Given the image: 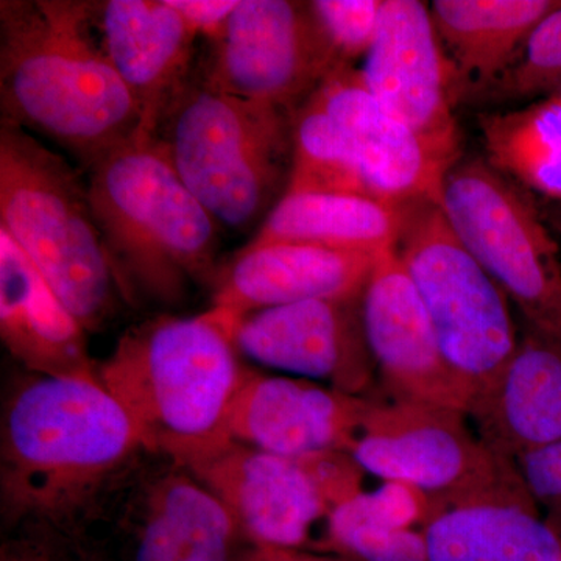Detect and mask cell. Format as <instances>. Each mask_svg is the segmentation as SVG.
Returning a JSON list of instances; mask_svg holds the SVG:
<instances>
[{
    "mask_svg": "<svg viewBox=\"0 0 561 561\" xmlns=\"http://www.w3.org/2000/svg\"><path fill=\"white\" fill-rule=\"evenodd\" d=\"M142 449L138 427L101 381L32 376L3 404V519L11 526H77Z\"/></svg>",
    "mask_w": 561,
    "mask_h": 561,
    "instance_id": "cell-1",
    "label": "cell"
},
{
    "mask_svg": "<svg viewBox=\"0 0 561 561\" xmlns=\"http://www.w3.org/2000/svg\"><path fill=\"white\" fill-rule=\"evenodd\" d=\"M0 111L87 168L135 138L138 106L103 47L95 2H0Z\"/></svg>",
    "mask_w": 561,
    "mask_h": 561,
    "instance_id": "cell-2",
    "label": "cell"
},
{
    "mask_svg": "<svg viewBox=\"0 0 561 561\" xmlns=\"http://www.w3.org/2000/svg\"><path fill=\"white\" fill-rule=\"evenodd\" d=\"M247 371L234 332L214 309L136 324L98 365L99 381L136 424L146 451L172 463L230 438Z\"/></svg>",
    "mask_w": 561,
    "mask_h": 561,
    "instance_id": "cell-3",
    "label": "cell"
},
{
    "mask_svg": "<svg viewBox=\"0 0 561 561\" xmlns=\"http://www.w3.org/2000/svg\"><path fill=\"white\" fill-rule=\"evenodd\" d=\"M88 194L121 294L172 302L216 279L219 221L180 179L157 138L131 139L90 165Z\"/></svg>",
    "mask_w": 561,
    "mask_h": 561,
    "instance_id": "cell-4",
    "label": "cell"
},
{
    "mask_svg": "<svg viewBox=\"0 0 561 561\" xmlns=\"http://www.w3.org/2000/svg\"><path fill=\"white\" fill-rule=\"evenodd\" d=\"M0 230L24 251L87 332L110 319L121 287L88 184L32 133L2 122Z\"/></svg>",
    "mask_w": 561,
    "mask_h": 561,
    "instance_id": "cell-5",
    "label": "cell"
},
{
    "mask_svg": "<svg viewBox=\"0 0 561 561\" xmlns=\"http://www.w3.org/2000/svg\"><path fill=\"white\" fill-rule=\"evenodd\" d=\"M294 114L191 80L158 130L180 179L219 224L253 227L286 192Z\"/></svg>",
    "mask_w": 561,
    "mask_h": 561,
    "instance_id": "cell-6",
    "label": "cell"
},
{
    "mask_svg": "<svg viewBox=\"0 0 561 561\" xmlns=\"http://www.w3.org/2000/svg\"><path fill=\"white\" fill-rule=\"evenodd\" d=\"M453 370L485 390L518 348L511 300L457 238L440 205L404 206L394 245ZM472 402V401H471Z\"/></svg>",
    "mask_w": 561,
    "mask_h": 561,
    "instance_id": "cell-7",
    "label": "cell"
},
{
    "mask_svg": "<svg viewBox=\"0 0 561 561\" xmlns=\"http://www.w3.org/2000/svg\"><path fill=\"white\" fill-rule=\"evenodd\" d=\"M231 513L251 546L302 549L313 530L364 491L365 471L348 453L280 456L232 438L173 463Z\"/></svg>",
    "mask_w": 561,
    "mask_h": 561,
    "instance_id": "cell-8",
    "label": "cell"
},
{
    "mask_svg": "<svg viewBox=\"0 0 561 561\" xmlns=\"http://www.w3.org/2000/svg\"><path fill=\"white\" fill-rule=\"evenodd\" d=\"M440 208L524 321L561 339L559 242L522 186L485 157L460 158L443 181Z\"/></svg>",
    "mask_w": 561,
    "mask_h": 561,
    "instance_id": "cell-9",
    "label": "cell"
},
{
    "mask_svg": "<svg viewBox=\"0 0 561 561\" xmlns=\"http://www.w3.org/2000/svg\"><path fill=\"white\" fill-rule=\"evenodd\" d=\"M467 419L420 402L371 401L350 454L365 472L411 483L442 508L489 501L537 505L515 463L491 451Z\"/></svg>",
    "mask_w": 561,
    "mask_h": 561,
    "instance_id": "cell-10",
    "label": "cell"
},
{
    "mask_svg": "<svg viewBox=\"0 0 561 561\" xmlns=\"http://www.w3.org/2000/svg\"><path fill=\"white\" fill-rule=\"evenodd\" d=\"M341 66L311 2L239 0L202 81L294 114Z\"/></svg>",
    "mask_w": 561,
    "mask_h": 561,
    "instance_id": "cell-11",
    "label": "cell"
},
{
    "mask_svg": "<svg viewBox=\"0 0 561 561\" xmlns=\"http://www.w3.org/2000/svg\"><path fill=\"white\" fill-rule=\"evenodd\" d=\"M383 108L404 122L443 164L460 160L454 103L460 83L432 21L430 3L383 0L378 35L360 69Z\"/></svg>",
    "mask_w": 561,
    "mask_h": 561,
    "instance_id": "cell-12",
    "label": "cell"
},
{
    "mask_svg": "<svg viewBox=\"0 0 561 561\" xmlns=\"http://www.w3.org/2000/svg\"><path fill=\"white\" fill-rule=\"evenodd\" d=\"M376 370L393 400L468 413L472 390L453 370L394 247L383 250L362 294Z\"/></svg>",
    "mask_w": 561,
    "mask_h": 561,
    "instance_id": "cell-13",
    "label": "cell"
},
{
    "mask_svg": "<svg viewBox=\"0 0 561 561\" xmlns=\"http://www.w3.org/2000/svg\"><path fill=\"white\" fill-rule=\"evenodd\" d=\"M234 342L257 364L327 381L354 397L368 390L378 371L365 337L362 297L262 309L241 321Z\"/></svg>",
    "mask_w": 561,
    "mask_h": 561,
    "instance_id": "cell-14",
    "label": "cell"
},
{
    "mask_svg": "<svg viewBox=\"0 0 561 561\" xmlns=\"http://www.w3.org/2000/svg\"><path fill=\"white\" fill-rule=\"evenodd\" d=\"M371 400L308 379L247 371L228 435L280 456L351 453Z\"/></svg>",
    "mask_w": 561,
    "mask_h": 561,
    "instance_id": "cell-15",
    "label": "cell"
},
{
    "mask_svg": "<svg viewBox=\"0 0 561 561\" xmlns=\"http://www.w3.org/2000/svg\"><path fill=\"white\" fill-rule=\"evenodd\" d=\"M381 253L272 243L241 249L217 273L213 308L236 334L250 313L309 300L362 297Z\"/></svg>",
    "mask_w": 561,
    "mask_h": 561,
    "instance_id": "cell-16",
    "label": "cell"
},
{
    "mask_svg": "<svg viewBox=\"0 0 561 561\" xmlns=\"http://www.w3.org/2000/svg\"><path fill=\"white\" fill-rule=\"evenodd\" d=\"M313 98L345 131L371 197L398 206L424 201L442 205L443 181L451 168L383 108L360 69H335Z\"/></svg>",
    "mask_w": 561,
    "mask_h": 561,
    "instance_id": "cell-17",
    "label": "cell"
},
{
    "mask_svg": "<svg viewBox=\"0 0 561 561\" xmlns=\"http://www.w3.org/2000/svg\"><path fill=\"white\" fill-rule=\"evenodd\" d=\"M95 24L111 65L138 106L140 122L133 139L157 138L191 81L197 33L169 0L95 2Z\"/></svg>",
    "mask_w": 561,
    "mask_h": 561,
    "instance_id": "cell-18",
    "label": "cell"
},
{
    "mask_svg": "<svg viewBox=\"0 0 561 561\" xmlns=\"http://www.w3.org/2000/svg\"><path fill=\"white\" fill-rule=\"evenodd\" d=\"M482 442L507 460L561 440V339L526 323L518 348L467 413Z\"/></svg>",
    "mask_w": 561,
    "mask_h": 561,
    "instance_id": "cell-19",
    "label": "cell"
},
{
    "mask_svg": "<svg viewBox=\"0 0 561 561\" xmlns=\"http://www.w3.org/2000/svg\"><path fill=\"white\" fill-rule=\"evenodd\" d=\"M0 337L35 375L99 381L87 330L5 231L0 230Z\"/></svg>",
    "mask_w": 561,
    "mask_h": 561,
    "instance_id": "cell-20",
    "label": "cell"
},
{
    "mask_svg": "<svg viewBox=\"0 0 561 561\" xmlns=\"http://www.w3.org/2000/svg\"><path fill=\"white\" fill-rule=\"evenodd\" d=\"M173 468L144 493L133 561H241L243 537L231 513L190 472Z\"/></svg>",
    "mask_w": 561,
    "mask_h": 561,
    "instance_id": "cell-21",
    "label": "cell"
},
{
    "mask_svg": "<svg viewBox=\"0 0 561 561\" xmlns=\"http://www.w3.org/2000/svg\"><path fill=\"white\" fill-rule=\"evenodd\" d=\"M560 0H435L432 21L460 90L490 91Z\"/></svg>",
    "mask_w": 561,
    "mask_h": 561,
    "instance_id": "cell-22",
    "label": "cell"
},
{
    "mask_svg": "<svg viewBox=\"0 0 561 561\" xmlns=\"http://www.w3.org/2000/svg\"><path fill=\"white\" fill-rule=\"evenodd\" d=\"M404 206L359 194L286 192L243 249L305 243L382 253L397 245Z\"/></svg>",
    "mask_w": 561,
    "mask_h": 561,
    "instance_id": "cell-23",
    "label": "cell"
},
{
    "mask_svg": "<svg viewBox=\"0 0 561 561\" xmlns=\"http://www.w3.org/2000/svg\"><path fill=\"white\" fill-rule=\"evenodd\" d=\"M423 530L430 561H561L559 535L537 505H456L438 512Z\"/></svg>",
    "mask_w": 561,
    "mask_h": 561,
    "instance_id": "cell-24",
    "label": "cell"
},
{
    "mask_svg": "<svg viewBox=\"0 0 561 561\" xmlns=\"http://www.w3.org/2000/svg\"><path fill=\"white\" fill-rule=\"evenodd\" d=\"M485 160L527 191L561 205V102L549 98L523 108L481 116Z\"/></svg>",
    "mask_w": 561,
    "mask_h": 561,
    "instance_id": "cell-25",
    "label": "cell"
},
{
    "mask_svg": "<svg viewBox=\"0 0 561 561\" xmlns=\"http://www.w3.org/2000/svg\"><path fill=\"white\" fill-rule=\"evenodd\" d=\"M291 133L294 160L286 192H339L371 197L345 131L313 94L295 111Z\"/></svg>",
    "mask_w": 561,
    "mask_h": 561,
    "instance_id": "cell-26",
    "label": "cell"
},
{
    "mask_svg": "<svg viewBox=\"0 0 561 561\" xmlns=\"http://www.w3.org/2000/svg\"><path fill=\"white\" fill-rule=\"evenodd\" d=\"M561 88V0L537 25L515 65L489 92L505 101L537 102Z\"/></svg>",
    "mask_w": 561,
    "mask_h": 561,
    "instance_id": "cell-27",
    "label": "cell"
},
{
    "mask_svg": "<svg viewBox=\"0 0 561 561\" xmlns=\"http://www.w3.org/2000/svg\"><path fill=\"white\" fill-rule=\"evenodd\" d=\"M440 512L434 497L411 483L383 482L376 491H362L332 513L330 522L364 524L382 529H419ZM328 522V523H330Z\"/></svg>",
    "mask_w": 561,
    "mask_h": 561,
    "instance_id": "cell-28",
    "label": "cell"
},
{
    "mask_svg": "<svg viewBox=\"0 0 561 561\" xmlns=\"http://www.w3.org/2000/svg\"><path fill=\"white\" fill-rule=\"evenodd\" d=\"M321 546L353 561H430L426 537L420 529L330 522Z\"/></svg>",
    "mask_w": 561,
    "mask_h": 561,
    "instance_id": "cell-29",
    "label": "cell"
},
{
    "mask_svg": "<svg viewBox=\"0 0 561 561\" xmlns=\"http://www.w3.org/2000/svg\"><path fill=\"white\" fill-rule=\"evenodd\" d=\"M383 0H313V16L343 66L367 57L381 22Z\"/></svg>",
    "mask_w": 561,
    "mask_h": 561,
    "instance_id": "cell-30",
    "label": "cell"
},
{
    "mask_svg": "<svg viewBox=\"0 0 561 561\" xmlns=\"http://www.w3.org/2000/svg\"><path fill=\"white\" fill-rule=\"evenodd\" d=\"M513 463L537 507L546 508L548 513L560 507L561 440L527 449Z\"/></svg>",
    "mask_w": 561,
    "mask_h": 561,
    "instance_id": "cell-31",
    "label": "cell"
},
{
    "mask_svg": "<svg viewBox=\"0 0 561 561\" xmlns=\"http://www.w3.org/2000/svg\"><path fill=\"white\" fill-rule=\"evenodd\" d=\"M197 36L217 41L227 27L239 0H169Z\"/></svg>",
    "mask_w": 561,
    "mask_h": 561,
    "instance_id": "cell-32",
    "label": "cell"
},
{
    "mask_svg": "<svg viewBox=\"0 0 561 561\" xmlns=\"http://www.w3.org/2000/svg\"><path fill=\"white\" fill-rule=\"evenodd\" d=\"M241 561H353L332 559V557L313 556L302 549L268 548V546H251L243 552Z\"/></svg>",
    "mask_w": 561,
    "mask_h": 561,
    "instance_id": "cell-33",
    "label": "cell"
},
{
    "mask_svg": "<svg viewBox=\"0 0 561 561\" xmlns=\"http://www.w3.org/2000/svg\"><path fill=\"white\" fill-rule=\"evenodd\" d=\"M2 561H91V560H69L62 557H55L51 553L44 552L41 548H24L22 551H3Z\"/></svg>",
    "mask_w": 561,
    "mask_h": 561,
    "instance_id": "cell-34",
    "label": "cell"
},
{
    "mask_svg": "<svg viewBox=\"0 0 561 561\" xmlns=\"http://www.w3.org/2000/svg\"><path fill=\"white\" fill-rule=\"evenodd\" d=\"M546 523L551 526V529L559 535L561 540V505L559 508H556V511L548 513V516H546Z\"/></svg>",
    "mask_w": 561,
    "mask_h": 561,
    "instance_id": "cell-35",
    "label": "cell"
},
{
    "mask_svg": "<svg viewBox=\"0 0 561 561\" xmlns=\"http://www.w3.org/2000/svg\"><path fill=\"white\" fill-rule=\"evenodd\" d=\"M546 221H548L549 227H551L552 230H556V232H559L561 236V205L549 210L548 219H546Z\"/></svg>",
    "mask_w": 561,
    "mask_h": 561,
    "instance_id": "cell-36",
    "label": "cell"
}]
</instances>
